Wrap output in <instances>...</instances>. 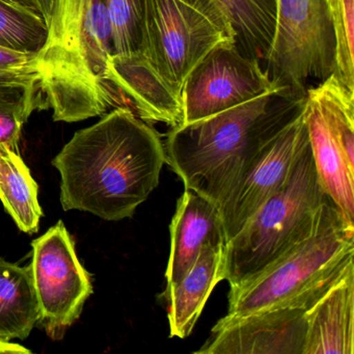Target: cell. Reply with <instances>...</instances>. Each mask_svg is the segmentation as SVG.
Returning <instances> with one entry per match:
<instances>
[{"label": "cell", "instance_id": "cell-1", "mask_svg": "<svg viewBox=\"0 0 354 354\" xmlns=\"http://www.w3.org/2000/svg\"><path fill=\"white\" fill-rule=\"evenodd\" d=\"M165 163L160 134L127 107L76 132L53 160L64 210L109 221L133 216L158 186Z\"/></svg>", "mask_w": 354, "mask_h": 354}, {"label": "cell", "instance_id": "cell-2", "mask_svg": "<svg viewBox=\"0 0 354 354\" xmlns=\"http://www.w3.org/2000/svg\"><path fill=\"white\" fill-rule=\"evenodd\" d=\"M304 97L277 86L216 115L171 128L165 163L185 189L218 207L261 151L301 113Z\"/></svg>", "mask_w": 354, "mask_h": 354}, {"label": "cell", "instance_id": "cell-3", "mask_svg": "<svg viewBox=\"0 0 354 354\" xmlns=\"http://www.w3.org/2000/svg\"><path fill=\"white\" fill-rule=\"evenodd\" d=\"M46 19L34 70L53 120L74 123L115 109L105 82L113 50L104 0H47Z\"/></svg>", "mask_w": 354, "mask_h": 354}, {"label": "cell", "instance_id": "cell-4", "mask_svg": "<svg viewBox=\"0 0 354 354\" xmlns=\"http://www.w3.org/2000/svg\"><path fill=\"white\" fill-rule=\"evenodd\" d=\"M354 230L327 198L306 239L244 283L230 287L225 318L277 306L310 308L353 265Z\"/></svg>", "mask_w": 354, "mask_h": 354}, {"label": "cell", "instance_id": "cell-5", "mask_svg": "<svg viewBox=\"0 0 354 354\" xmlns=\"http://www.w3.org/2000/svg\"><path fill=\"white\" fill-rule=\"evenodd\" d=\"M327 198L308 144L283 187L225 244V279L230 287L252 279L306 239Z\"/></svg>", "mask_w": 354, "mask_h": 354}, {"label": "cell", "instance_id": "cell-6", "mask_svg": "<svg viewBox=\"0 0 354 354\" xmlns=\"http://www.w3.org/2000/svg\"><path fill=\"white\" fill-rule=\"evenodd\" d=\"M236 35L215 0H144L138 50L181 95L196 66Z\"/></svg>", "mask_w": 354, "mask_h": 354}, {"label": "cell", "instance_id": "cell-7", "mask_svg": "<svg viewBox=\"0 0 354 354\" xmlns=\"http://www.w3.org/2000/svg\"><path fill=\"white\" fill-rule=\"evenodd\" d=\"M273 82L306 95L310 82L335 69V37L327 0H275L272 41L265 57Z\"/></svg>", "mask_w": 354, "mask_h": 354}, {"label": "cell", "instance_id": "cell-8", "mask_svg": "<svg viewBox=\"0 0 354 354\" xmlns=\"http://www.w3.org/2000/svg\"><path fill=\"white\" fill-rule=\"evenodd\" d=\"M32 270L38 300V324L53 339H62L80 319L94 293L92 277L82 266L75 243L63 221L32 242Z\"/></svg>", "mask_w": 354, "mask_h": 354}, {"label": "cell", "instance_id": "cell-9", "mask_svg": "<svg viewBox=\"0 0 354 354\" xmlns=\"http://www.w3.org/2000/svg\"><path fill=\"white\" fill-rule=\"evenodd\" d=\"M283 86L273 82L260 59L244 55L235 41L213 48L182 88L183 123L190 124Z\"/></svg>", "mask_w": 354, "mask_h": 354}, {"label": "cell", "instance_id": "cell-10", "mask_svg": "<svg viewBox=\"0 0 354 354\" xmlns=\"http://www.w3.org/2000/svg\"><path fill=\"white\" fill-rule=\"evenodd\" d=\"M308 144L302 109L261 151L217 207L225 241L233 239L254 213L283 187Z\"/></svg>", "mask_w": 354, "mask_h": 354}, {"label": "cell", "instance_id": "cell-11", "mask_svg": "<svg viewBox=\"0 0 354 354\" xmlns=\"http://www.w3.org/2000/svg\"><path fill=\"white\" fill-rule=\"evenodd\" d=\"M308 308L277 306L223 317L198 354H304Z\"/></svg>", "mask_w": 354, "mask_h": 354}, {"label": "cell", "instance_id": "cell-12", "mask_svg": "<svg viewBox=\"0 0 354 354\" xmlns=\"http://www.w3.org/2000/svg\"><path fill=\"white\" fill-rule=\"evenodd\" d=\"M105 82L115 106L131 109L147 123H162L171 128L183 123L181 95L171 88L140 51L113 53Z\"/></svg>", "mask_w": 354, "mask_h": 354}, {"label": "cell", "instance_id": "cell-13", "mask_svg": "<svg viewBox=\"0 0 354 354\" xmlns=\"http://www.w3.org/2000/svg\"><path fill=\"white\" fill-rule=\"evenodd\" d=\"M304 119L319 181L344 223L354 230V167L342 148L322 84L306 90Z\"/></svg>", "mask_w": 354, "mask_h": 354}, {"label": "cell", "instance_id": "cell-14", "mask_svg": "<svg viewBox=\"0 0 354 354\" xmlns=\"http://www.w3.org/2000/svg\"><path fill=\"white\" fill-rule=\"evenodd\" d=\"M171 248L167 262V289L182 281L207 244H227L218 208L192 190L178 200L169 225Z\"/></svg>", "mask_w": 354, "mask_h": 354}, {"label": "cell", "instance_id": "cell-15", "mask_svg": "<svg viewBox=\"0 0 354 354\" xmlns=\"http://www.w3.org/2000/svg\"><path fill=\"white\" fill-rule=\"evenodd\" d=\"M304 354L354 353V264L306 313Z\"/></svg>", "mask_w": 354, "mask_h": 354}, {"label": "cell", "instance_id": "cell-16", "mask_svg": "<svg viewBox=\"0 0 354 354\" xmlns=\"http://www.w3.org/2000/svg\"><path fill=\"white\" fill-rule=\"evenodd\" d=\"M225 244H207L177 286L165 292L169 337L185 339L194 330L207 300L225 279Z\"/></svg>", "mask_w": 354, "mask_h": 354}, {"label": "cell", "instance_id": "cell-17", "mask_svg": "<svg viewBox=\"0 0 354 354\" xmlns=\"http://www.w3.org/2000/svg\"><path fill=\"white\" fill-rule=\"evenodd\" d=\"M39 316L30 265L21 267L0 258V339H28Z\"/></svg>", "mask_w": 354, "mask_h": 354}, {"label": "cell", "instance_id": "cell-18", "mask_svg": "<svg viewBox=\"0 0 354 354\" xmlns=\"http://www.w3.org/2000/svg\"><path fill=\"white\" fill-rule=\"evenodd\" d=\"M39 186L20 153L0 145V200L20 231L37 233L43 212Z\"/></svg>", "mask_w": 354, "mask_h": 354}, {"label": "cell", "instance_id": "cell-19", "mask_svg": "<svg viewBox=\"0 0 354 354\" xmlns=\"http://www.w3.org/2000/svg\"><path fill=\"white\" fill-rule=\"evenodd\" d=\"M236 35L238 48L252 59H265L275 26V0H215Z\"/></svg>", "mask_w": 354, "mask_h": 354}, {"label": "cell", "instance_id": "cell-20", "mask_svg": "<svg viewBox=\"0 0 354 354\" xmlns=\"http://www.w3.org/2000/svg\"><path fill=\"white\" fill-rule=\"evenodd\" d=\"M37 109H47L36 77L0 84V145L19 153L22 128Z\"/></svg>", "mask_w": 354, "mask_h": 354}, {"label": "cell", "instance_id": "cell-21", "mask_svg": "<svg viewBox=\"0 0 354 354\" xmlns=\"http://www.w3.org/2000/svg\"><path fill=\"white\" fill-rule=\"evenodd\" d=\"M48 34L44 15L9 0H0V45L37 53Z\"/></svg>", "mask_w": 354, "mask_h": 354}, {"label": "cell", "instance_id": "cell-22", "mask_svg": "<svg viewBox=\"0 0 354 354\" xmlns=\"http://www.w3.org/2000/svg\"><path fill=\"white\" fill-rule=\"evenodd\" d=\"M335 37L333 75L354 92V0H327Z\"/></svg>", "mask_w": 354, "mask_h": 354}, {"label": "cell", "instance_id": "cell-23", "mask_svg": "<svg viewBox=\"0 0 354 354\" xmlns=\"http://www.w3.org/2000/svg\"><path fill=\"white\" fill-rule=\"evenodd\" d=\"M111 26L113 53H136L140 46L144 0H104Z\"/></svg>", "mask_w": 354, "mask_h": 354}, {"label": "cell", "instance_id": "cell-24", "mask_svg": "<svg viewBox=\"0 0 354 354\" xmlns=\"http://www.w3.org/2000/svg\"><path fill=\"white\" fill-rule=\"evenodd\" d=\"M35 57L36 53H24L0 45V84L36 77Z\"/></svg>", "mask_w": 354, "mask_h": 354}, {"label": "cell", "instance_id": "cell-25", "mask_svg": "<svg viewBox=\"0 0 354 354\" xmlns=\"http://www.w3.org/2000/svg\"><path fill=\"white\" fill-rule=\"evenodd\" d=\"M9 1L38 12L47 18V0H9Z\"/></svg>", "mask_w": 354, "mask_h": 354}, {"label": "cell", "instance_id": "cell-26", "mask_svg": "<svg viewBox=\"0 0 354 354\" xmlns=\"http://www.w3.org/2000/svg\"><path fill=\"white\" fill-rule=\"evenodd\" d=\"M0 353L32 354V352L28 348H24V346L0 339Z\"/></svg>", "mask_w": 354, "mask_h": 354}, {"label": "cell", "instance_id": "cell-27", "mask_svg": "<svg viewBox=\"0 0 354 354\" xmlns=\"http://www.w3.org/2000/svg\"><path fill=\"white\" fill-rule=\"evenodd\" d=\"M215 3H216V1H215Z\"/></svg>", "mask_w": 354, "mask_h": 354}]
</instances>
